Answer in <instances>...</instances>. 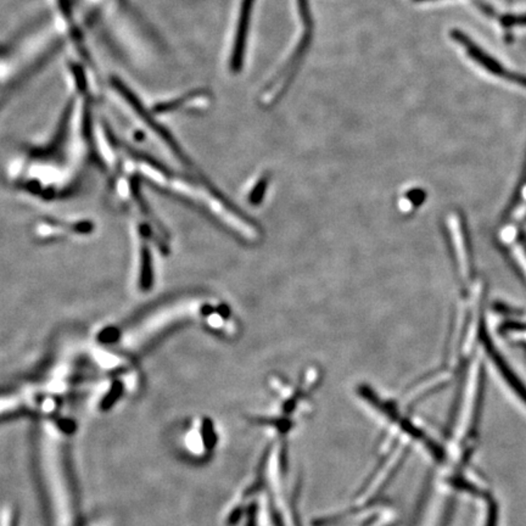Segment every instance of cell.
<instances>
[{
  "instance_id": "1",
  "label": "cell",
  "mask_w": 526,
  "mask_h": 526,
  "mask_svg": "<svg viewBox=\"0 0 526 526\" xmlns=\"http://www.w3.org/2000/svg\"><path fill=\"white\" fill-rule=\"evenodd\" d=\"M123 171L140 174L157 188L177 195L188 203H194L210 216L216 218L217 222L225 225L229 230L237 232V235L245 239L256 237L254 229L251 228L245 220L239 216L235 210L225 203V198L217 194L215 190L210 189L203 183L188 179L181 174L171 172L164 166L150 160L145 155H140L137 151H130L125 145H120Z\"/></svg>"
},
{
  "instance_id": "2",
  "label": "cell",
  "mask_w": 526,
  "mask_h": 526,
  "mask_svg": "<svg viewBox=\"0 0 526 526\" xmlns=\"http://www.w3.org/2000/svg\"><path fill=\"white\" fill-rule=\"evenodd\" d=\"M166 441L178 461L203 466L216 456L220 432L213 419L198 414L174 422L167 430Z\"/></svg>"
},
{
  "instance_id": "3",
  "label": "cell",
  "mask_w": 526,
  "mask_h": 526,
  "mask_svg": "<svg viewBox=\"0 0 526 526\" xmlns=\"http://www.w3.org/2000/svg\"><path fill=\"white\" fill-rule=\"evenodd\" d=\"M108 89L111 91L116 99L125 106V110L130 111V115L142 125L144 130L154 135L161 145L167 149L169 154L181 164H186L190 167V159L184 150L181 149V144L174 138L167 125L161 121L160 115L155 113L151 105H147L138 91H134L133 86L130 83L125 82L120 76L113 74L108 78Z\"/></svg>"
},
{
  "instance_id": "4",
  "label": "cell",
  "mask_w": 526,
  "mask_h": 526,
  "mask_svg": "<svg viewBox=\"0 0 526 526\" xmlns=\"http://www.w3.org/2000/svg\"><path fill=\"white\" fill-rule=\"evenodd\" d=\"M256 0H239L234 15L233 27L229 39L227 52V69L229 74H242L245 66L247 44L250 37L251 20L254 15Z\"/></svg>"
},
{
  "instance_id": "5",
  "label": "cell",
  "mask_w": 526,
  "mask_h": 526,
  "mask_svg": "<svg viewBox=\"0 0 526 526\" xmlns=\"http://www.w3.org/2000/svg\"><path fill=\"white\" fill-rule=\"evenodd\" d=\"M212 103V95L210 91L203 88H198L194 91H186L177 98L161 100L157 103H152L151 106L155 110L157 115L161 117L164 115H169L174 113H190V111H203L205 108H210Z\"/></svg>"
},
{
  "instance_id": "6",
  "label": "cell",
  "mask_w": 526,
  "mask_h": 526,
  "mask_svg": "<svg viewBox=\"0 0 526 526\" xmlns=\"http://www.w3.org/2000/svg\"><path fill=\"white\" fill-rule=\"evenodd\" d=\"M3 526H18V512L13 505H5L3 508Z\"/></svg>"
},
{
  "instance_id": "7",
  "label": "cell",
  "mask_w": 526,
  "mask_h": 526,
  "mask_svg": "<svg viewBox=\"0 0 526 526\" xmlns=\"http://www.w3.org/2000/svg\"><path fill=\"white\" fill-rule=\"evenodd\" d=\"M414 1H427V0H414Z\"/></svg>"
}]
</instances>
